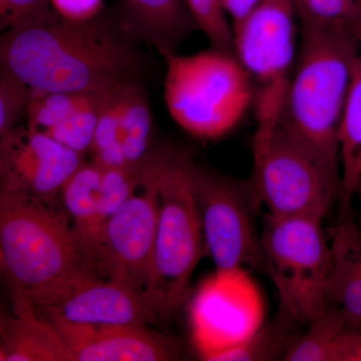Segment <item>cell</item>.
I'll list each match as a JSON object with an SVG mask.
<instances>
[{
	"instance_id": "obj_1",
	"label": "cell",
	"mask_w": 361,
	"mask_h": 361,
	"mask_svg": "<svg viewBox=\"0 0 361 361\" xmlns=\"http://www.w3.org/2000/svg\"><path fill=\"white\" fill-rule=\"evenodd\" d=\"M0 63L32 90L101 94L139 82L145 58L120 18L99 13L87 20L59 16L4 30Z\"/></svg>"
},
{
	"instance_id": "obj_2",
	"label": "cell",
	"mask_w": 361,
	"mask_h": 361,
	"mask_svg": "<svg viewBox=\"0 0 361 361\" xmlns=\"http://www.w3.org/2000/svg\"><path fill=\"white\" fill-rule=\"evenodd\" d=\"M54 200L0 190L1 268L13 298L35 307L73 278L94 272L89 250Z\"/></svg>"
},
{
	"instance_id": "obj_3",
	"label": "cell",
	"mask_w": 361,
	"mask_h": 361,
	"mask_svg": "<svg viewBox=\"0 0 361 361\" xmlns=\"http://www.w3.org/2000/svg\"><path fill=\"white\" fill-rule=\"evenodd\" d=\"M361 42L301 26L293 75L278 125L305 145L341 184L339 128Z\"/></svg>"
},
{
	"instance_id": "obj_4",
	"label": "cell",
	"mask_w": 361,
	"mask_h": 361,
	"mask_svg": "<svg viewBox=\"0 0 361 361\" xmlns=\"http://www.w3.org/2000/svg\"><path fill=\"white\" fill-rule=\"evenodd\" d=\"M189 154L161 149L159 216L151 274L144 295L157 317L174 314L186 300L204 240Z\"/></svg>"
},
{
	"instance_id": "obj_5",
	"label": "cell",
	"mask_w": 361,
	"mask_h": 361,
	"mask_svg": "<svg viewBox=\"0 0 361 361\" xmlns=\"http://www.w3.org/2000/svg\"><path fill=\"white\" fill-rule=\"evenodd\" d=\"M167 63L165 102L173 120L187 133L216 140L238 126L255 99L250 75L234 54L201 51L161 54Z\"/></svg>"
},
{
	"instance_id": "obj_6",
	"label": "cell",
	"mask_w": 361,
	"mask_h": 361,
	"mask_svg": "<svg viewBox=\"0 0 361 361\" xmlns=\"http://www.w3.org/2000/svg\"><path fill=\"white\" fill-rule=\"evenodd\" d=\"M322 221L266 213L261 233L263 270L276 288L279 310L305 326L329 305L331 247Z\"/></svg>"
},
{
	"instance_id": "obj_7",
	"label": "cell",
	"mask_w": 361,
	"mask_h": 361,
	"mask_svg": "<svg viewBox=\"0 0 361 361\" xmlns=\"http://www.w3.org/2000/svg\"><path fill=\"white\" fill-rule=\"evenodd\" d=\"M295 8L292 0H262L233 27L234 54L255 90L253 146L276 129L296 63Z\"/></svg>"
},
{
	"instance_id": "obj_8",
	"label": "cell",
	"mask_w": 361,
	"mask_h": 361,
	"mask_svg": "<svg viewBox=\"0 0 361 361\" xmlns=\"http://www.w3.org/2000/svg\"><path fill=\"white\" fill-rule=\"evenodd\" d=\"M258 208L275 217L323 220L341 199V184L305 145L282 126L253 146L250 180Z\"/></svg>"
},
{
	"instance_id": "obj_9",
	"label": "cell",
	"mask_w": 361,
	"mask_h": 361,
	"mask_svg": "<svg viewBox=\"0 0 361 361\" xmlns=\"http://www.w3.org/2000/svg\"><path fill=\"white\" fill-rule=\"evenodd\" d=\"M161 151L140 164L139 180L129 199L102 227L92 251V270L144 293L153 263L159 216Z\"/></svg>"
},
{
	"instance_id": "obj_10",
	"label": "cell",
	"mask_w": 361,
	"mask_h": 361,
	"mask_svg": "<svg viewBox=\"0 0 361 361\" xmlns=\"http://www.w3.org/2000/svg\"><path fill=\"white\" fill-rule=\"evenodd\" d=\"M204 246L216 269H263L261 234L255 224L259 208L250 182L239 183L192 168Z\"/></svg>"
},
{
	"instance_id": "obj_11",
	"label": "cell",
	"mask_w": 361,
	"mask_h": 361,
	"mask_svg": "<svg viewBox=\"0 0 361 361\" xmlns=\"http://www.w3.org/2000/svg\"><path fill=\"white\" fill-rule=\"evenodd\" d=\"M265 302L251 271L216 269L204 280L190 307V329L202 360L214 361L265 323Z\"/></svg>"
},
{
	"instance_id": "obj_12",
	"label": "cell",
	"mask_w": 361,
	"mask_h": 361,
	"mask_svg": "<svg viewBox=\"0 0 361 361\" xmlns=\"http://www.w3.org/2000/svg\"><path fill=\"white\" fill-rule=\"evenodd\" d=\"M82 164V155L27 127L16 126L0 140L1 191L56 198Z\"/></svg>"
},
{
	"instance_id": "obj_13",
	"label": "cell",
	"mask_w": 361,
	"mask_h": 361,
	"mask_svg": "<svg viewBox=\"0 0 361 361\" xmlns=\"http://www.w3.org/2000/svg\"><path fill=\"white\" fill-rule=\"evenodd\" d=\"M37 310L92 326L145 327L158 320L142 292L94 272L73 278Z\"/></svg>"
},
{
	"instance_id": "obj_14",
	"label": "cell",
	"mask_w": 361,
	"mask_h": 361,
	"mask_svg": "<svg viewBox=\"0 0 361 361\" xmlns=\"http://www.w3.org/2000/svg\"><path fill=\"white\" fill-rule=\"evenodd\" d=\"M39 313L58 331L75 361H164L178 356L172 342L146 327L92 326Z\"/></svg>"
},
{
	"instance_id": "obj_15",
	"label": "cell",
	"mask_w": 361,
	"mask_h": 361,
	"mask_svg": "<svg viewBox=\"0 0 361 361\" xmlns=\"http://www.w3.org/2000/svg\"><path fill=\"white\" fill-rule=\"evenodd\" d=\"M13 314L1 318V361H75L51 323L32 301L13 298Z\"/></svg>"
},
{
	"instance_id": "obj_16",
	"label": "cell",
	"mask_w": 361,
	"mask_h": 361,
	"mask_svg": "<svg viewBox=\"0 0 361 361\" xmlns=\"http://www.w3.org/2000/svg\"><path fill=\"white\" fill-rule=\"evenodd\" d=\"M330 247L327 302L361 323V228L349 212L341 213Z\"/></svg>"
},
{
	"instance_id": "obj_17",
	"label": "cell",
	"mask_w": 361,
	"mask_h": 361,
	"mask_svg": "<svg viewBox=\"0 0 361 361\" xmlns=\"http://www.w3.org/2000/svg\"><path fill=\"white\" fill-rule=\"evenodd\" d=\"M123 25L133 37L157 47L161 54L176 52L196 27L184 0H123Z\"/></svg>"
},
{
	"instance_id": "obj_18",
	"label": "cell",
	"mask_w": 361,
	"mask_h": 361,
	"mask_svg": "<svg viewBox=\"0 0 361 361\" xmlns=\"http://www.w3.org/2000/svg\"><path fill=\"white\" fill-rule=\"evenodd\" d=\"M360 343L361 323L353 322L329 304L296 337L284 360L353 361Z\"/></svg>"
},
{
	"instance_id": "obj_19",
	"label": "cell",
	"mask_w": 361,
	"mask_h": 361,
	"mask_svg": "<svg viewBox=\"0 0 361 361\" xmlns=\"http://www.w3.org/2000/svg\"><path fill=\"white\" fill-rule=\"evenodd\" d=\"M338 139L341 212H348L361 179V49L353 65Z\"/></svg>"
},
{
	"instance_id": "obj_20",
	"label": "cell",
	"mask_w": 361,
	"mask_h": 361,
	"mask_svg": "<svg viewBox=\"0 0 361 361\" xmlns=\"http://www.w3.org/2000/svg\"><path fill=\"white\" fill-rule=\"evenodd\" d=\"M103 168L94 161L82 164L73 173L61 190V198L73 227L90 252L92 264V251L99 236L97 198Z\"/></svg>"
},
{
	"instance_id": "obj_21",
	"label": "cell",
	"mask_w": 361,
	"mask_h": 361,
	"mask_svg": "<svg viewBox=\"0 0 361 361\" xmlns=\"http://www.w3.org/2000/svg\"><path fill=\"white\" fill-rule=\"evenodd\" d=\"M299 326L301 325L279 310L246 341L221 353L214 361L284 360L291 344L300 334Z\"/></svg>"
},
{
	"instance_id": "obj_22",
	"label": "cell",
	"mask_w": 361,
	"mask_h": 361,
	"mask_svg": "<svg viewBox=\"0 0 361 361\" xmlns=\"http://www.w3.org/2000/svg\"><path fill=\"white\" fill-rule=\"evenodd\" d=\"M132 84V82H130ZM127 85L104 92L99 103L92 149L102 168L129 167L121 141V116Z\"/></svg>"
},
{
	"instance_id": "obj_23",
	"label": "cell",
	"mask_w": 361,
	"mask_h": 361,
	"mask_svg": "<svg viewBox=\"0 0 361 361\" xmlns=\"http://www.w3.org/2000/svg\"><path fill=\"white\" fill-rule=\"evenodd\" d=\"M152 115L148 97L139 82L128 85L121 116V141L130 168H137L148 155Z\"/></svg>"
},
{
	"instance_id": "obj_24",
	"label": "cell",
	"mask_w": 361,
	"mask_h": 361,
	"mask_svg": "<svg viewBox=\"0 0 361 361\" xmlns=\"http://www.w3.org/2000/svg\"><path fill=\"white\" fill-rule=\"evenodd\" d=\"M301 26L350 35L356 0H292Z\"/></svg>"
},
{
	"instance_id": "obj_25",
	"label": "cell",
	"mask_w": 361,
	"mask_h": 361,
	"mask_svg": "<svg viewBox=\"0 0 361 361\" xmlns=\"http://www.w3.org/2000/svg\"><path fill=\"white\" fill-rule=\"evenodd\" d=\"M188 11L212 45V49L234 54V33L221 0H184Z\"/></svg>"
},
{
	"instance_id": "obj_26",
	"label": "cell",
	"mask_w": 361,
	"mask_h": 361,
	"mask_svg": "<svg viewBox=\"0 0 361 361\" xmlns=\"http://www.w3.org/2000/svg\"><path fill=\"white\" fill-rule=\"evenodd\" d=\"M139 176L140 165L137 168H103L97 198L99 231L104 223L129 199Z\"/></svg>"
},
{
	"instance_id": "obj_27",
	"label": "cell",
	"mask_w": 361,
	"mask_h": 361,
	"mask_svg": "<svg viewBox=\"0 0 361 361\" xmlns=\"http://www.w3.org/2000/svg\"><path fill=\"white\" fill-rule=\"evenodd\" d=\"M32 89L16 75L1 70L0 75V137L18 126L25 116Z\"/></svg>"
},
{
	"instance_id": "obj_28",
	"label": "cell",
	"mask_w": 361,
	"mask_h": 361,
	"mask_svg": "<svg viewBox=\"0 0 361 361\" xmlns=\"http://www.w3.org/2000/svg\"><path fill=\"white\" fill-rule=\"evenodd\" d=\"M51 0H0V27L7 30L27 23L59 18Z\"/></svg>"
},
{
	"instance_id": "obj_29",
	"label": "cell",
	"mask_w": 361,
	"mask_h": 361,
	"mask_svg": "<svg viewBox=\"0 0 361 361\" xmlns=\"http://www.w3.org/2000/svg\"><path fill=\"white\" fill-rule=\"evenodd\" d=\"M51 4L61 18L73 21L90 20L103 9V0H51Z\"/></svg>"
},
{
	"instance_id": "obj_30",
	"label": "cell",
	"mask_w": 361,
	"mask_h": 361,
	"mask_svg": "<svg viewBox=\"0 0 361 361\" xmlns=\"http://www.w3.org/2000/svg\"><path fill=\"white\" fill-rule=\"evenodd\" d=\"M221 1L226 14L231 18L233 28L245 20L262 0H221Z\"/></svg>"
},
{
	"instance_id": "obj_31",
	"label": "cell",
	"mask_w": 361,
	"mask_h": 361,
	"mask_svg": "<svg viewBox=\"0 0 361 361\" xmlns=\"http://www.w3.org/2000/svg\"><path fill=\"white\" fill-rule=\"evenodd\" d=\"M350 35L361 42V0H356V13L351 26Z\"/></svg>"
},
{
	"instance_id": "obj_32",
	"label": "cell",
	"mask_w": 361,
	"mask_h": 361,
	"mask_svg": "<svg viewBox=\"0 0 361 361\" xmlns=\"http://www.w3.org/2000/svg\"><path fill=\"white\" fill-rule=\"evenodd\" d=\"M355 196H357V198L360 199V205H358V210L357 214H356L355 216V221L361 228V192H357V193L355 194Z\"/></svg>"
},
{
	"instance_id": "obj_33",
	"label": "cell",
	"mask_w": 361,
	"mask_h": 361,
	"mask_svg": "<svg viewBox=\"0 0 361 361\" xmlns=\"http://www.w3.org/2000/svg\"><path fill=\"white\" fill-rule=\"evenodd\" d=\"M357 192H361V179L360 180V183H358V186L356 188L355 194L357 193Z\"/></svg>"
}]
</instances>
